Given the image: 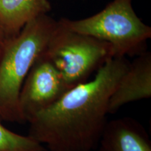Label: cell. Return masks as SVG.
<instances>
[{
	"label": "cell",
	"mask_w": 151,
	"mask_h": 151,
	"mask_svg": "<svg viewBox=\"0 0 151 151\" xmlns=\"http://www.w3.org/2000/svg\"><path fill=\"white\" fill-rule=\"evenodd\" d=\"M129 62L112 57L88 80L68 90L29 120V135L50 151H92L106 124L109 101Z\"/></svg>",
	"instance_id": "cell-1"
},
{
	"label": "cell",
	"mask_w": 151,
	"mask_h": 151,
	"mask_svg": "<svg viewBox=\"0 0 151 151\" xmlns=\"http://www.w3.org/2000/svg\"><path fill=\"white\" fill-rule=\"evenodd\" d=\"M58 21L48 14L38 16L18 35L7 38L0 58V119L22 122L19 95L32 65L46 50Z\"/></svg>",
	"instance_id": "cell-2"
},
{
	"label": "cell",
	"mask_w": 151,
	"mask_h": 151,
	"mask_svg": "<svg viewBox=\"0 0 151 151\" xmlns=\"http://www.w3.org/2000/svg\"><path fill=\"white\" fill-rule=\"evenodd\" d=\"M132 1L113 0L102 11L88 18L61 20L73 31L109 43L114 57L138 55L145 51L151 38V27L136 14Z\"/></svg>",
	"instance_id": "cell-3"
},
{
	"label": "cell",
	"mask_w": 151,
	"mask_h": 151,
	"mask_svg": "<svg viewBox=\"0 0 151 151\" xmlns=\"http://www.w3.org/2000/svg\"><path fill=\"white\" fill-rule=\"evenodd\" d=\"M43 55L61 76L67 90L89 80L109 58V43L69 29L60 19Z\"/></svg>",
	"instance_id": "cell-4"
},
{
	"label": "cell",
	"mask_w": 151,
	"mask_h": 151,
	"mask_svg": "<svg viewBox=\"0 0 151 151\" xmlns=\"http://www.w3.org/2000/svg\"><path fill=\"white\" fill-rule=\"evenodd\" d=\"M67 91L59 71L41 55L30 69L20 90L18 107L22 122H29Z\"/></svg>",
	"instance_id": "cell-5"
},
{
	"label": "cell",
	"mask_w": 151,
	"mask_h": 151,
	"mask_svg": "<svg viewBox=\"0 0 151 151\" xmlns=\"http://www.w3.org/2000/svg\"><path fill=\"white\" fill-rule=\"evenodd\" d=\"M151 97V54L144 51L129 64L111 94L109 114H114L127 104Z\"/></svg>",
	"instance_id": "cell-6"
},
{
	"label": "cell",
	"mask_w": 151,
	"mask_h": 151,
	"mask_svg": "<svg viewBox=\"0 0 151 151\" xmlns=\"http://www.w3.org/2000/svg\"><path fill=\"white\" fill-rule=\"evenodd\" d=\"M98 151H151L145 128L134 118L124 117L107 121Z\"/></svg>",
	"instance_id": "cell-7"
},
{
	"label": "cell",
	"mask_w": 151,
	"mask_h": 151,
	"mask_svg": "<svg viewBox=\"0 0 151 151\" xmlns=\"http://www.w3.org/2000/svg\"><path fill=\"white\" fill-rule=\"evenodd\" d=\"M51 10L48 0H0V26L6 37H14L24 25Z\"/></svg>",
	"instance_id": "cell-8"
},
{
	"label": "cell",
	"mask_w": 151,
	"mask_h": 151,
	"mask_svg": "<svg viewBox=\"0 0 151 151\" xmlns=\"http://www.w3.org/2000/svg\"><path fill=\"white\" fill-rule=\"evenodd\" d=\"M0 151H46V149L29 135L15 133L0 122Z\"/></svg>",
	"instance_id": "cell-9"
},
{
	"label": "cell",
	"mask_w": 151,
	"mask_h": 151,
	"mask_svg": "<svg viewBox=\"0 0 151 151\" xmlns=\"http://www.w3.org/2000/svg\"><path fill=\"white\" fill-rule=\"evenodd\" d=\"M6 39V37L4 32L2 28L0 26V46H1L4 43V41Z\"/></svg>",
	"instance_id": "cell-10"
},
{
	"label": "cell",
	"mask_w": 151,
	"mask_h": 151,
	"mask_svg": "<svg viewBox=\"0 0 151 151\" xmlns=\"http://www.w3.org/2000/svg\"><path fill=\"white\" fill-rule=\"evenodd\" d=\"M1 46H0V58H1Z\"/></svg>",
	"instance_id": "cell-11"
}]
</instances>
